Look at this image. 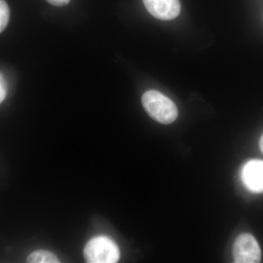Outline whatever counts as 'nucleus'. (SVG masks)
<instances>
[{
    "label": "nucleus",
    "instance_id": "20e7f679",
    "mask_svg": "<svg viewBox=\"0 0 263 263\" xmlns=\"http://www.w3.org/2000/svg\"><path fill=\"white\" fill-rule=\"evenodd\" d=\"M151 15L162 21L173 20L181 13L179 0H143Z\"/></svg>",
    "mask_w": 263,
    "mask_h": 263
},
{
    "label": "nucleus",
    "instance_id": "6e6552de",
    "mask_svg": "<svg viewBox=\"0 0 263 263\" xmlns=\"http://www.w3.org/2000/svg\"><path fill=\"white\" fill-rule=\"evenodd\" d=\"M8 91V84L5 80L4 76L0 73V104L4 101Z\"/></svg>",
    "mask_w": 263,
    "mask_h": 263
},
{
    "label": "nucleus",
    "instance_id": "423d86ee",
    "mask_svg": "<svg viewBox=\"0 0 263 263\" xmlns=\"http://www.w3.org/2000/svg\"><path fill=\"white\" fill-rule=\"evenodd\" d=\"M27 262L29 263H57L60 262V259L56 254L47 250L34 251L29 254L27 258Z\"/></svg>",
    "mask_w": 263,
    "mask_h": 263
},
{
    "label": "nucleus",
    "instance_id": "1a4fd4ad",
    "mask_svg": "<svg viewBox=\"0 0 263 263\" xmlns=\"http://www.w3.org/2000/svg\"><path fill=\"white\" fill-rule=\"evenodd\" d=\"M46 1L53 6L62 7L68 4L70 0H46Z\"/></svg>",
    "mask_w": 263,
    "mask_h": 263
},
{
    "label": "nucleus",
    "instance_id": "39448f33",
    "mask_svg": "<svg viewBox=\"0 0 263 263\" xmlns=\"http://www.w3.org/2000/svg\"><path fill=\"white\" fill-rule=\"evenodd\" d=\"M242 181L246 187L253 193L263 192V161L250 160L241 171Z\"/></svg>",
    "mask_w": 263,
    "mask_h": 263
},
{
    "label": "nucleus",
    "instance_id": "f257e3e1",
    "mask_svg": "<svg viewBox=\"0 0 263 263\" xmlns=\"http://www.w3.org/2000/svg\"><path fill=\"white\" fill-rule=\"evenodd\" d=\"M142 104L147 114L161 124H171L177 119V107L172 100L160 91H147L142 97Z\"/></svg>",
    "mask_w": 263,
    "mask_h": 263
},
{
    "label": "nucleus",
    "instance_id": "f03ea898",
    "mask_svg": "<svg viewBox=\"0 0 263 263\" xmlns=\"http://www.w3.org/2000/svg\"><path fill=\"white\" fill-rule=\"evenodd\" d=\"M84 255L89 263H115L119 261L120 252L117 243L107 236H96L87 242Z\"/></svg>",
    "mask_w": 263,
    "mask_h": 263
},
{
    "label": "nucleus",
    "instance_id": "9d476101",
    "mask_svg": "<svg viewBox=\"0 0 263 263\" xmlns=\"http://www.w3.org/2000/svg\"><path fill=\"white\" fill-rule=\"evenodd\" d=\"M259 148H260L261 152H262L263 154V134L262 136H261L260 140H259Z\"/></svg>",
    "mask_w": 263,
    "mask_h": 263
},
{
    "label": "nucleus",
    "instance_id": "0eeeda50",
    "mask_svg": "<svg viewBox=\"0 0 263 263\" xmlns=\"http://www.w3.org/2000/svg\"><path fill=\"white\" fill-rule=\"evenodd\" d=\"M10 19V8L5 0H0V33L6 28Z\"/></svg>",
    "mask_w": 263,
    "mask_h": 263
},
{
    "label": "nucleus",
    "instance_id": "7ed1b4c3",
    "mask_svg": "<svg viewBox=\"0 0 263 263\" xmlns=\"http://www.w3.org/2000/svg\"><path fill=\"white\" fill-rule=\"evenodd\" d=\"M233 253L236 263L259 262L262 257L259 243L249 233H243L237 238L233 245Z\"/></svg>",
    "mask_w": 263,
    "mask_h": 263
}]
</instances>
